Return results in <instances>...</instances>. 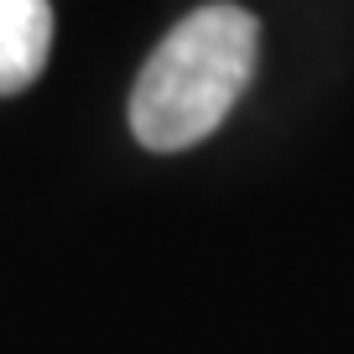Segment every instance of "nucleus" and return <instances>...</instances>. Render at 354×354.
Returning a JSON list of instances; mask_svg holds the SVG:
<instances>
[{"label": "nucleus", "mask_w": 354, "mask_h": 354, "mask_svg": "<svg viewBox=\"0 0 354 354\" xmlns=\"http://www.w3.org/2000/svg\"><path fill=\"white\" fill-rule=\"evenodd\" d=\"M53 47V6L47 0H0V94L37 84Z\"/></svg>", "instance_id": "obj_2"}, {"label": "nucleus", "mask_w": 354, "mask_h": 354, "mask_svg": "<svg viewBox=\"0 0 354 354\" xmlns=\"http://www.w3.org/2000/svg\"><path fill=\"white\" fill-rule=\"evenodd\" d=\"M261 21L214 0L172 26L131 88V131L146 151H188L224 125L255 73Z\"/></svg>", "instance_id": "obj_1"}]
</instances>
